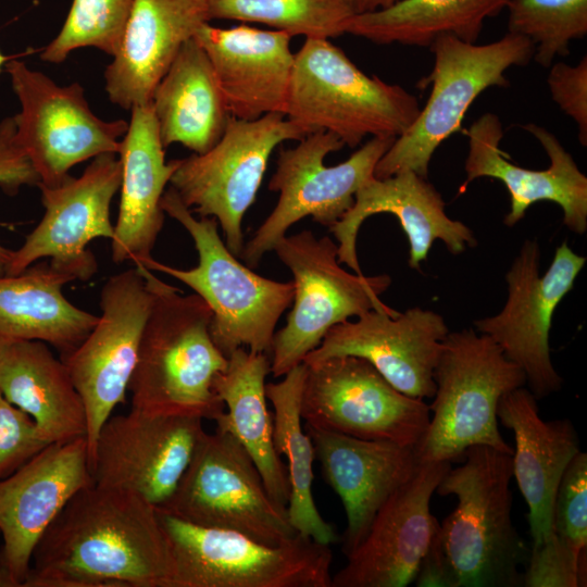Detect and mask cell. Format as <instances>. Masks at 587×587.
<instances>
[{
    "label": "cell",
    "instance_id": "cell-1",
    "mask_svg": "<svg viewBox=\"0 0 587 587\" xmlns=\"http://www.w3.org/2000/svg\"><path fill=\"white\" fill-rule=\"evenodd\" d=\"M170 577L157 507L92 484L47 528L23 587H170Z\"/></svg>",
    "mask_w": 587,
    "mask_h": 587
},
{
    "label": "cell",
    "instance_id": "cell-2",
    "mask_svg": "<svg viewBox=\"0 0 587 587\" xmlns=\"http://www.w3.org/2000/svg\"><path fill=\"white\" fill-rule=\"evenodd\" d=\"M463 463L439 482L454 510L439 523L422 560L417 587H519L529 547L511 517L512 454L488 446L469 448Z\"/></svg>",
    "mask_w": 587,
    "mask_h": 587
},
{
    "label": "cell",
    "instance_id": "cell-3",
    "mask_svg": "<svg viewBox=\"0 0 587 587\" xmlns=\"http://www.w3.org/2000/svg\"><path fill=\"white\" fill-rule=\"evenodd\" d=\"M211 319L200 296L159 279L128 385L133 409L212 421L224 412L213 383L228 359L212 339Z\"/></svg>",
    "mask_w": 587,
    "mask_h": 587
},
{
    "label": "cell",
    "instance_id": "cell-4",
    "mask_svg": "<svg viewBox=\"0 0 587 587\" xmlns=\"http://www.w3.org/2000/svg\"><path fill=\"white\" fill-rule=\"evenodd\" d=\"M161 207L192 238L198 264L182 270L151 259L145 267L178 279L207 302L212 311V339L226 358L243 347L271 353L276 324L292 303V280H273L243 265L222 240L217 221L195 217L172 187L165 190Z\"/></svg>",
    "mask_w": 587,
    "mask_h": 587
},
{
    "label": "cell",
    "instance_id": "cell-5",
    "mask_svg": "<svg viewBox=\"0 0 587 587\" xmlns=\"http://www.w3.org/2000/svg\"><path fill=\"white\" fill-rule=\"evenodd\" d=\"M420 110L414 95L366 75L329 39L305 38L295 53L283 114L308 135L329 132L355 148L366 136H401Z\"/></svg>",
    "mask_w": 587,
    "mask_h": 587
},
{
    "label": "cell",
    "instance_id": "cell-6",
    "mask_svg": "<svg viewBox=\"0 0 587 587\" xmlns=\"http://www.w3.org/2000/svg\"><path fill=\"white\" fill-rule=\"evenodd\" d=\"M434 380L433 416L414 446L419 462L462 461L473 446L513 453L499 430L497 407L526 376L491 338L473 328L449 332Z\"/></svg>",
    "mask_w": 587,
    "mask_h": 587
},
{
    "label": "cell",
    "instance_id": "cell-7",
    "mask_svg": "<svg viewBox=\"0 0 587 587\" xmlns=\"http://www.w3.org/2000/svg\"><path fill=\"white\" fill-rule=\"evenodd\" d=\"M428 48L434 65L419 85L432 87L429 98L410 127L377 162L376 178L405 171L427 178L433 154L461 129L465 113L476 98L490 87H508L505 72L512 66L527 65L535 52L529 39L509 32L485 45L445 34Z\"/></svg>",
    "mask_w": 587,
    "mask_h": 587
},
{
    "label": "cell",
    "instance_id": "cell-8",
    "mask_svg": "<svg viewBox=\"0 0 587 587\" xmlns=\"http://www.w3.org/2000/svg\"><path fill=\"white\" fill-rule=\"evenodd\" d=\"M170 587H330L329 545L298 534L278 546L187 523L158 509Z\"/></svg>",
    "mask_w": 587,
    "mask_h": 587
},
{
    "label": "cell",
    "instance_id": "cell-9",
    "mask_svg": "<svg viewBox=\"0 0 587 587\" xmlns=\"http://www.w3.org/2000/svg\"><path fill=\"white\" fill-rule=\"evenodd\" d=\"M278 259L292 274V309L286 325L275 332L271 373L285 376L301 364L336 324L371 310L391 312L380 300L391 285L387 274H352L338 262V245L311 230L280 238L274 246Z\"/></svg>",
    "mask_w": 587,
    "mask_h": 587
},
{
    "label": "cell",
    "instance_id": "cell-10",
    "mask_svg": "<svg viewBox=\"0 0 587 587\" xmlns=\"http://www.w3.org/2000/svg\"><path fill=\"white\" fill-rule=\"evenodd\" d=\"M163 512L190 524L237 532L268 546L298 533L268 495L252 458L229 433H204Z\"/></svg>",
    "mask_w": 587,
    "mask_h": 587
},
{
    "label": "cell",
    "instance_id": "cell-11",
    "mask_svg": "<svg viewBox=\"0 0 587 587\" xmlns=\"http://www.w3.org/2000/svg\"><path fill=\"white\" fill-rule=\"evenodd\" d=\"M395 139L372 137L334 166H326L324 159L345 145L329 132L311 133L294 148H282L268 184L271 191L279 192L278 201L239 258L255 268L287 230L307 216L330 228L352 207L360 187L374 177L377 162Z\"/></svg>",
    "mask_w": 587,
    "mask_h": 587
},
{
    "label": "cell",
    "instance_id": "cell-12",
    "mask_svg": "<svg viewBox=\"0 0 587 587\" xmlns=\"http://www.w3.org/2000/svg\"><path fill=\"white\" fill-rule=\"evenodd\" d=\"M307 135L282 113L251 121L230 116L210 150L179 159L170 187L192 213L217 221L226 247L239 258L245 246L242 220L257 198L271 154L282 142Z\"/></svg>",
    "mask_w": 587,
    "mask_h": 587
},
{
    "label": "cell",
    "instance_id": "cell-13",
    "mask_svg": "<svg viewBox=\"0 0 587 587\" xmlns=\"http://www.w3.org/2000/svg\"><path fill=\"white\" fill-rule=\"evenodd\" d=\"M159 279L136 265L110 276L100 291L97 324L61 358L85 409L89 459L103 424L125 402Z\"/></svg>",
    "mask_w": 587,
    "mask_h": 587
},
{
    "label": "cell",
    "instance_id": "cell-14",
    "mask_svg": "<svg viewBox=\"0 0 587 587\" xmlns=\"http://www.w3.org/2000/svg\"><path fill=\"white\" fill-rule=\"evenodd\" d=\"M4 71L21 105L13 116L16 136L38 174V185L57 186L76 164L103 153L118 154L128 123L98 117L78 83L59 86L12 58Z\"/></svg>",
    "mask_w": 587,
    "mask_h": 587
},
{
    "label": "cell",
    "instance_id": "cell-15",
    "mask_svg": "<svg viewBox=\"0 0 587 587\" xmlns=\"http://www.w3.org/2000/svg\"><path fill=\"white\" fill-rule=\"evenodd\" d=\"M305 365V425L401 446L414 447L422 438L429 405L397 390L367 360L339 355Z\"/></svg>",
    "mask_w": 587,
    "mask_h": 587
},
{
    "label": "cell",
    "instance_id": "cell-16",
    "mask_svg": "<svg viewBox=\"0 0 587 587\" xmlns=\"http://www.w3.org/2000/svg\"><path fill=\"white\" fill-rule=\"evenodd\" d=\"M539 263L538 242L524 241L505 274L508 299L503 309L494 316L474 321L475 329L491 338L523 370L529 390L538 400L561 388L562 378L550 357L549 333L553 313L573 289L586 258L563 241L542 275Z\"/></svg>",
    "mask_w": 587,
    "mask_h": 587
},
{
    "label": "cell",
    "instance_id": "cell-17",
    "mask_svg": "<svg viewBox=\"0 0 587 587\" xmlns=\"http://www.w3.org/2000/svg\"><path fill=\"white\" fill-rule=\"evenodd\" d=\"M116 153L92 159L79 177L68 175L57 186L38 185L45 213L23 245L12 250L5 274H17L39 260L73 280H89L98 262L88 243L114 236L111 202L120 190L122 164Z\"/></svg>",
    "mask_w": 587,
    "mask_h": 587
},
{
    "label": "cell",
    "instance_id": "cell-18",
    "mask_svg": "<svg viewBox=\"0 0 587 587\" xmlns=\"http://www.w3.org/2000/svg\"><path fill=\"white\" fill-rule=\"evenodd\" d=\"M204 433L197 416L133 408L127 414L111 415L90 454L93 482L161 507L175 491Z\"/></svg>",
    "mask_w": 587,
    "mask_h": 587
},
{
    "label": "cell",
    "instance_id": "cell-19",
    "mask_svg": "<svg viewBox=\"0 0 587 587\" xmlns=\"http://www.w3.org/2000/svg\"><path fill=\"white\" fill-rule=\"evenodd\" d=\"M449 334L444 317L419 307L404 312L371 310L333 326L303 363L354 355L367 360L397 390L433 398L434 370Z\"/></svg>",
    "mask_w": 587,
    "mask_h": 587
},
{
    "label": "cell",
    "instance_id": "cell-20",
    "mask_svg": "<svg viewBox=\"0 0 587 587\" xmlns=\"http://www.w3.org/2000/svg\"><path fill=\"white\" fill-rule=\"evenodd\" d=\"M95 484L86 436L52 442L0 479V564L22 586L40 538L79 490Z\"/></svg>",
    "mask_w": 587,
    "mask_h": 587
},
{
    "label": "cell",
    "instance_id": "cell-21",
    "mask_svg": "<svg viewBox=\"0 0 587 587\" xmlns=\"http://www.w3.org/2000/svg\"><path fill=\"white\" fill-rule=\"evenodd\" d=\"M450 462H419L377 512L330 587H404L414 582L438 529L430 500Z\"/></svg>",
    "mask_w": 587,
    "mask_h": 587
},
{
    "label": "cell",
    "instance_id": "cell-22",
    "mask_svg": "<svg viewBox=\"0 0 587 587\" xmlns=\"http://www.w3.org/2000/svg\"><path fill=\"white\" fill-rule=\"evenodd\" d=\"M533 135L546 151L550 165L545 170H529L510 161L501 150L504 136L498 115L485 113L465 132L469 151L464 170L466 179L462 192L473 180L495 178L504 184L510 193V211L504 217L507 226L521 221L527 209L538 201H552L563 211V223L572 232L583 235L587 230V177L578 168L571 153L551 132L534 123L521 125Z\"/></svg>",
    "mask_w": 587,
    "mask_h": 587
},
{
    "label": "cell",
    "instance_id": "cell-23",
    "mask_svg": "<svg viewBox=\"0 0 587 587\" xmlns=\"http://www.w3.org/2000/svg\"><path fill=\"white\" fill-rule=\"evenodd\" d=\"M438 190L414 172L386 178L372 177L354 196L352 207L329 230L338 245V262L362 275L357 254V237L363 222L375 214L395 215L409 241L411 268H420L435 240L442 241L452 254H460L477 241L464 223L450 218Z\"/></svg>",
    "mask_w": 587,
    "mask_h": 587
},
{
    "label": "cell",
    "instance_id": "cell-24",
    "mask_svg": "<svg viewBox=\"0 0 587 587\" xmlns=\"http://www.w3.org/2000/svg\"><path fill=\"white\" fill-rule=\"evenodd\" d=\"M325 482L339 496L347 526L340 537L349 557L365 538L377 512L414 474V447L366 440L305 425Z\"/></svg>",
    "mask_w": 587,
    "mask_h": 587
},
{
    "label": "cell",
    "instance_id": "cell-25",
    "mask_svg": "<svg viewBox=\"0 0 587 587\" xmlns=\"http://www.w3.org/2000/svg\"><path fill=\"white\" fill-rule=\"evenodd\" d=\"M291 36L248 25L203 24L193 39L208 55L230 116L257 120L284 113L295 53Z\"/></svg>",
    "mask_w": 587,
    "mask_h": 587
},
{
    "label": "cell",
    "instance_id": "cell-26",
    "mask_svg": "<svg viewBox=\"0 0 587 587\" xmlns=\"http://www.w3.org/2000/svg\"><path fill=\"white\" fill-rule=\"evenodd\" d=\"M210 21L208 0H134L121 47L104 72L109 100L124 110L151 103L183 45Z\"/></svg>",
    "mask_w": 587,
    "mask_h": 587
},
{
    "label": "cell",
    "instance_id": "cell-27",
    "mask_svg": "<svg viewBox=\"0 0 587 587\" xmlns=\"http://www.w3.org/2000/svg\"><path fill=\"white\" fill-rule=\"evenodd\" d=\"M130 112L118 151L121 201L111 250L113 262L145 267L153 259L152 251L163 228L165 213L161 200L179 159L166 162L151 103L136 105Z\"/></svg>",
    "mask_w": 587,
    "mask_h": 587
},
{
    "label": "cell",
    "instance_id": "cell-28",
    "mask_svg": "<svg viewBox=\"0 0 587 587\" xmlns=\"http://www.w3.org/2000/svg\"><path fill=\"white\" fill-rule=\"evenodd\" d=\"M537 398L524 386L503 395L498 420L514 434L512 472L528 507L532 546L552 535V508L558 486L571 460L580 451L569 419L545 421Z\"/></svg>",
    "mask_w": 587,
    "mask_h": 587
},
{
    "label": "cell",
    "instance_id": "cell-29",
    "mask_svg": "<svg viewBox=\"0 0 587 587\" xmlns=\"http://www.w3.org/2000/svg\"><path fill=\"white\" fill-rule=\"evenodd\" d=\"M0 392L35 421L50 444L86 436L82 399L64 362L46 342L0 341Z\"/></svg>",
    "mask_w": 587,
    "mask_h": 587
},
{
    "label": "cell",
    "instance_id": "cell-30",
    "mask_svg": "<svg viewBox=\"0 0 587 587\" xmlns=\"http://www.w3.org/2000/svg\"><path fill=\"white\" fill-rule=\"evenodd\" d=\"M72 277L39 260L17 274L0 275V341L39 340L60 358L88 336L99 316L63 295Z\"/></svg>",
    "mask_w": 587,
    "mask_h": 587
},
{
    "label": "cell",
    "instance_id": "cell-31",
    "mask_svg": "<svg viewBox=\"0 0 587 587\" xmlns=\"http://www.w3.org/2000/svg\"><path fill=\"white\" fill-rule=\"evenodd\" d=\"M151 107L164 148L180 143L201 154L223 136L230 114L210 60L193 38L157 85Z\"/></svg>",
    "mask_w": 587,
    "mask_h": 587
},
{
    "label": "cell",
    "instance_id": "cell-32",
    "mask_svg": "<svg viewBox=\"0 0 587 587\" xmlns=\"http://www.w3.org/2000/svg\"><path fill=\"white\" fill-rule=\"evenodd\" d=\"M213 388L227 412L216 419V429L233 435L252 458L271 498L287 508L288 472L273 441V420L266 405L265 378L271 373L266 353L238 348Z\"/></svg>",
    "mask_w": 587,
    "mask_h": 587
},
{
    "label": "cell",
    "instance_id": "cell-33",
    "mask_svg": "<svg viewBox=\"0 0 587 587\" xmlns=\"http://www.w3.org/2000/svg\"><path fill=\"white\" fill-rule=\"evenodd\" d=\"M508 0H400L375 11L355 14L346 34L378 45L429 47L449 34L476 42L484 22L497 15Z\"/></svg>",
    "mask_w": 587,
    "mask_h": 587
},
{
    "label": "cell",
    "instance_id": "cell-34",
    "mask_svg": "<svg viewBox=\"0 0 587 587\" xmlns=\"http://www.w3.org/2000/svg\"><path fill=\"white\" fill-rule=\"evenodd\" d=\"M307 374L302 362L290 370L279 383L265 385L272 402L273 441L278 454L288 460L290 496L287 504L289 522L296 532L313 540L332 545L340 541L335 528L320 514L312 495L314 447L302 429L301 396Z\"/></svg>",
    "mask_w": 587,
    "mask_h": 587
},
{
    "label": "cell",
    "instance_id": "cell-35",
    "mask_svg": "<svg viewBox=\"0 0 587 587\" xmlns=\"http://www.w3.org/2000/svg\"><path fill=\"white\" fill-rule=\"evenodd\" d=\"M211 20L259 23L291 37L330 39L358 14L353 0H208Z\"/></svg>",
    "mask_w": 587,
    "mask_h": 587
},
{
    "label": "cell",
    "instance_id": "cell-36",
    "mask_svg": "<svg viewBox=\"0 0 587 587\" xmlns=\"http://www.w3.org/2000/svg\"><path fill=\"white\" fill-rule=\"evenodd\" d=\"M508 32L529 39L533 59L550 67L570 53V42L587 34V0H508Z\"/></svg>",
    "mask_w": 587,
    "mask_h": 587
},
{
    "label": "cell",
    "instance_id": "cell-37",
    "mask_svg": "<svg viewBox=\"0 0 587 587\" xmlns=\"http://www.w3.org/2000/svg\"><path fill=\"white\" fill-rule=\"evenodd\" d=\"M134 0H73L58 36L40 59L61 63L78 48L93 47L111 57L118 51Z\"/></svg>",
    "mask_w": 587,
    "mask_h": 587
},
{
    "label": "cell",
    "instance_id": "cell-38",
    "mask_svg": "<svg viewBox=\"0 0 587 587\" xmlns=\"http://www.w3.org/2000/svg\"><path fill=\"white\" fill-rule=\"evenodd\" d=\"M552 533L576 552H587V454L579 451L565 469L552 508Z\"/></svg>",
    "mask_w": 587,
    "mask_h": 587
},
{
    "label": "cell",
    "instance_id": "cell-39",
    "mask_svg": "<svg viewBox=\"0 0 587 587\" xmlns=\"http://www.w3.org/2000/svg\"><path fill=\"white\" fill-rule=\"evenodd\" d=\"M586 553L576 552L553 533L538 546H530L525 571L524 587L586 586Z\"/></svg>",
    "mask_w": 587,
    "mask_h": 587
},
{
    "label": "cell",
    "instance_id": "cell-40",
    "mask_svg": "<svg viewBox=\"0 0 587 587\" xmlns=\"http://www.w3.org/2000/svg\"><path fill=\"white\" fill-rule=\"evenodd\" d=\"M49 444L35 421L0 392V479Z\"/></svg>",
    "mask_w": 587,
    "mask_h": 587
},
{
    "label": "cell",
    "instance_id": "cell-41",
    "mask_svg": "<svg viewBox=\"0 0 587 587\" xmlns=\"http://www.w3.org/2000/svg\"><path fill=\"white\" fill-rule=\"evenodd\" d=\"M39 177L22 148L13 116L0 121V188L14 196L22 186H38ZM12 250L0 243V275L5 274Z\"/></svg>",
    "mask_w": 587,
    "mask_h": 587
},
{
    "label": "cell",
    "instance_id": "cell-42",
    "mask_svg": "<svg viewBox=\"0 0 587 587\" xmlns=\"http://www.w3.org/2000/svg\"><path fill=\"white\" fill-rule=\"evenodd\" d=\"M548 88L552 100L577 125L578 139L587 146V57L576 65L557 62L549 67Z\"/></svg>",
    "mask_w": 587,
    "mask_h": 587
},
{
    "label": "cell",
    "instance_id": "cell-43",
    "mask_svg": "<svg viewBox=\"0 0 587 587\" xmlns=\"http://www.w3.org/2000/svg\"><path fill=\"white\" fill-rule=\"evenodd\" d=\"M357 12H371L379 9L387 8L400 0H353Z\"/></svg>",
    "mask_w": 587,
    "mask_h": 587
},
{
    "label": "cell",
    "instance_id": "cell-44",
    "mask_svg": "<svg viewBox=\"0 0 587 587\" xmlns=\"http://www.w3.org/2000/svg\"><path fill=\"white\" fill-rule=\"evenodd\" d=\"M11 59V57L4 55L0 51V73L4 70L5 63Z\"/></svg>",
    "mask_w": 587,
    "mask_h": 587
}]
</instances>
